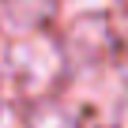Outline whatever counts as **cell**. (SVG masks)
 I'll return each mask as SVG.
<instances>
[{
	"instance_id": "1",
	"label": "cell",
	"mask_w": 128,
	"mask_h": 128,
	"mask_svg": "<svg viewBox=\"0 0 128 128\" xmlns=\"http://www.w3.org/2000/svg\"><path fill=\"white\" fill-rule=\"evenodd\" d=\"M12 72L23 87H45L56 72V53L49 42L34 38V42H19L12 49Z\"/></svg>"
}]
</instances>
